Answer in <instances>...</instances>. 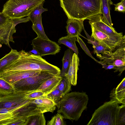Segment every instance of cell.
<instances>
[{
  "instance_id": "6",
  "label": "cell",
  "mask_w": 125,
  "mask_h": 125,
  "mask_svg": "<svg viewBox=\"0 0 125 125\" xmlns=\"http://www.w3.org/2000/svg\"><path fill=\"white\" fill-rule=\"evenodd\" d=\"M31 91H15L6 95L0 94V113H12L31 102L32 100L28 99L27 96Z\"/></svg>"
},
{
  "instance_id": "20",
  "label": "cell",
  "mask_w": 125,
  "mask_h": 125,
  "mask_svg": "<svg viewBox=\"0 0 125 125\" xmlns=\"http://www.w3.org/2000/svg\"><path fill=\"white\" fill-rule=\"evenodd\" d=\"M113 4L111 0H101V11L103 14V21L111 27H113L110 15V5Z\"/></svg>"
},
{
  "instance_id": "37",
  "label": "cell",
  "mask_w": 125,
  "mask_h": 125,
  "mask_svg": "<svg viewBox=\"0 0 125 125\" xmlns=\"http://www.w3.org/2000/svg\"><path fill=\"white\" fill-rule=\"evenodd\" d=\"M1 12H0V14H1Z\"/></svg>"
},
{
  "instance_id": "16",
  "label": "cell",
  "mask_w": 125,
  "mask_h": 125,
  "mask_svg": "<svg viewBox=\"0 0 125 125\" xmlns=\"http://www.w3.org/2000/svg\"><path fill=\"white\" fill-rule=\"evenodd\" d=\"M32 102L36 105L37 108L44 113H53L56 108V103L50 99L43 96L35 99Z\"/></svg>"
},
{
  "instance_id": "29",
  "label": "cell",
  "mask_w": 125,
  "mask_h": 125,
  "mask_svg": "<svg viewBox=\"0 0 125 125\" xmlns=\"http://www.w3.org/2000/svg\"><path fill=\"white\" fill-rule=\"evenodd\" d=\"M64 117L61 114L58 113L51 119L48 121L47 125H65L66 124L64 120Z\"/></svg>"
},
{
  "instance_id": "23",
  "label": "cell",
  "mask_w": 125,
  "mask_h": 125,
  "mask_svg": "<svg viewBox=\"0 0 125 125\" xmlns=\"http://www.w3.org/2000/svg\"><path fill=\"white\" fill-rule=\"evenodd\" d=\"M42 15L38 18L33 24L32 28L36 33L38 38L48 40L49 38L45 34L44 31L42 21Z\"/></svg>"
},
{
  "instance_id": "31",
  "label": "cell",
  "mask_w": 125,
  "mask_h": 125,
  "mask_svg": "<svg viewBox=\"0 0 125 125\" xmlns=\"http://www.w3.org/2000/svg\"><path fill=\"white\" fill-rule=\"evenodd\" d=\"M125 124V105L119 106L116 121V125Z\"/></svg>"
},
{
  "instance_id": "7",
  "label": "cell",
  "mask_w": 125,
  "mask_h": 125,
  "mask_svg": "<svg viewBox=\"0 0 125 125\" xmlns=\"http://www.w3.org/2000/svg\"><path fill=\"white\" fill-rule=\"evenodd\" d=\"M96 55L102 63L115 66L116 68L114 72H119L120 76L125 70V42L117 46L114 50L107 51Z\"/></svg>"
},
{
  "instance_id": "12",
  "label": "cell",
  "mask_w": 125,
  "mask_h": 125,
  "mask_svg": "<svg viewBox=\"0 0 125 125\" xmlns=\"http://www.w3.org/2000/svg\"><path fill=\"white\" fill-rule=\"evenodd\" d=\"M16 25L12 19H9L0 26V45L4 44L11 48L10 42L14 43L13 35L16 32Z\"/></svg>"
},
{
  "instance_id": "22",
  "label": "cell",
  "mask_w": 125,
  "mask_h": 125,
  "mask_svg": "<svg viewBox=\"0 0 125 125\" xmlns=\"http://www.w3.org/2000/svg\"><path fill=\"white\" fill-rule=\"evenodd\" d=\"M77 41V37L68 35L60 38L58 42L59 44H62L72 50L74 53L78 55V50L75 43Z\"/></svg>"
},
{
  "instance_id": "11",
  "label": "cell",
  "mask_w": 125,
  "mask_h": 125,
  "mask_svg": "<svg viewBox=\"0 0 125 125\" xmlns=\"http://www.w3.org/2000/svg\"><path fill=\"white\" fill-rule=\"evenodd\" d=\"M102 14H99L92 16L87 19L89 23L98 30L110 36L118 39L125 38L122 32H117L114 27H111L105 23L103 21Z\"/></svg>"
},
{
  "instance_id": "25",
  "label": "cell",
  "mask_w": 125,
  "mask_h": 125,
  "mask_svg": "<svg viewBox=\"0 0 125 125\" xmlns=\"http://www.w3.org/2000/svg\"><path fill=\"white\" fill-rule=\"evenodd\" d=\"M87 36L88 38V42L93 45L94 54L97 55L105 51H110L103 46L98 42L91 37V36H89L88 35Z\"/></svg>"
},
{
  "instance_id": "36",
  "label": "cell",
  "mask_w": 125,
  "mask_h": 125,
  "mask_svg": "<svg viewBox=\"0 0 125 125\" xmlns=\"http://www.w3.org/2000/svg\"><path fill=\"white\" fill-rule=\"evenodd\" d=\"M28 52H31L32 53H33V54H34L36 55L40 56L39 52H37V51L33 48V49L29 51Z\"/></svg>"
},
{
  "instance_id": "3",
  "label": "cell",
  "mask_w": 125,
  "mask_h": 125,
  "mask_svg": "<svg viewBox=\"0 0 125 125\" xmlns=\"http://www.w3.org/2000/svg\"><path fill=\"white\" fill-rule=\"evenodd\" d=\"M61 6L68 19H87L102 14L101 0H59Z\"/></svg>"
},
{
  "instance_id": "21",
  "label": "cell",
  "mask_w": 125,
  "mask_h": 125,
  "mask_svg": "<svg viewBox=\"0 0 125 125\" xmlns=\"http://www.w3.org/2000/svg\"><path fill=\"white\" fill-rule=\"evenodd\" d=\"M73 52L69 49L65 52L63 58L62 60V68L61 71L60 76L62 77L65 76L68 71L71 62Z\"/></svg>"
},
{
  "instance_id": "1",
  "label": "cell",
  "mask_w": 125,
  "mask_h": 125,
  "mask_svg": "<svg viewBox=\"0 0 125 125\" xmlns=\"http://www.w3.org/2000/svg\"><path fill=\"white\" fill-rule=\"evenodd\" d=\"M20 57L0 73L8 71L38 70L59 76L60 68L47 62L40 56L22 50Z\"/></svg>"
},
{
  "instance_id": "26",
  "label": "cell",
  "mask_w": 125,
  "mask_h": 125,
  "mask_svg": "<svg viewBox=\"0 0 125 125\" xmlns=\"http://www.w3.org/2000/svg\"><path fill=\"white\" fill-rule=\"evenodd\" d=\"M71 84L66 77H62V79L57 88L61 93L62 97L69 93L71 90Z\"/></svg>"
},
{
  "instance_id": "8",
  "label": "cell",
  "mask_w": 125,
  "mask_h": 125,
  "mask_svg": "<svg viewBox=\"0 0 125 125\" xmlns=\"http://www.w3.org/2000/svg\"><path fill=\"white\" fill-rule=\"evenodd\" d=\"M54 75L48 73L41 71L38 74L17 81L12 85L15 91H31L38 90L45 81Z\"/></svg>"
},
{
  "instance_id": "17",
  "label": "cell",
  "mask_w": 125,
  "mask_h": 125,
  "mask_svg": "<svg viewBox=\"0 0 125 125\" xmlns=\"http://www.w3.org/2000/svg\"><path fill=\"white\" fill-rule=\"evenodd\" d=\"M110 97V100L115 101L119 104L125 105V78L115 88L111 91Z\"/></svg>"
},
{
  "instance_id": "19",
  "label": "cell",
  "mask_w": 125,
  "mask_h": 125,
  "mask_svg": "<svg viewBox=\"0 0 125 125\" xmlns=\"http://www.w3.org/2000/svg\"><path fill=\"white\" fill-rule=\"evenodd\" d=\"M20 52L12 49L9 53L0 59V73L20 57Z\"/></svg>"
},
{
  "instance_id": "14",
  "label": "cell",
  "mask_w": 125,
  "mask_h": 125,
  "mask_svg": "<svg viewBox=\"0 0 125 125\" xmlns=\"http://www.w3.org/2000/svg\"><path fill=\"white\" fill-rule=\"evenodd\" d=\"M84 21L68 18L66 27L67 35L76 37L81 35V33L84 29Z\"/></svg>"
},
{
  "instance_id": "2",
  "label": "cell",
  "mask_w": 125,
  "mask_h": 125,
  "mask_svg": "<svg viewBox=\"0 0 125 125\" xmlns=\"http://www.w3.org/2000/svg\"><path fill=\"white\" fill-rule=\"evenodd\" d=\"M88 100V95L84 93H69L56 103L57 112L61 113L64 118L77 121L86 108Z\"/></svg>"
},
{
  "instance_id": "13",
  "label": "cell",
  "mask_w": 125,
  "mask_h": 125,
  "mask_svg": "<svg viewBox=\"0 0 125 125\" xmlns=\"http://www.w3.org/2000/svg\"><path fill=\"white\" fill-rule=\"evenodd\" d=\"M41 71L29 70L3 72L0 73V77L12 84L22 79L38 75Z\"/></svg>"
},
{
  "instance_id": "27",
  "label": "cell",
  "mask_w": 125,
  "mask_h": 125,
  "mask_svg": "<svg viewBox=\"0 0 125 125\" xmlns=\"http://www.w3.org/2000/svg\"><path fill=\"white\" fill-rule=\"evenodd\" d=\"M44 2H42L36 7L28 16L32 24L38 18L42 15L41 14L43 12L48 10L47 9L44 8L43 7Z\"/></svg>"
},
{
  "instance_id": "32",
  "label": "cell",
  "mask_w": 125,
  "mask_h": 125,
  "mask_svg": "<svg viewBox=\"0 0 125 125\" xmlns=\"http://www.w3.org/2000/svg\"><path fill=\"white\" fill-rule=\"evenodd\" d=\"M114 5L115 11L123 13L125 12V0H122L120 2Z\"/></svg>"
},
{
  "instance_id": "33",
  "label": "cell",
  "mask_w": 125,
  "mask_h": 125,
  "mask_svg": "<svg viewBox=\"0 0 125 125\" xmlns=\"http://www.w3.org/2000/svg\"><path fill=\"white\" fill-rule=\"evenodd\" d=\"M15 117L12 114L10 113H0V125H2L4 120Z\"/></svg>"
},
{
  "instance_id": "5",
  "label": "cell",
  "mask_w": 125,
  "mask_h": 125,
  "mask_svg": "<svg viewBox=\"0 0 125 125\" xmlns=\"http://www.w3.org/2000/svg\"><path fill=\"white\" fill-rule=\"evenodd\" d=\"M119 104L115 101L106 102L96 110L87 125H116Z\"/></svg>"
},
{
  "instance_id": "15",
  "label": "cell",
  "mask_w": 125,
  "mask_h": 125,
  "mask_svg": "<svg viewBox=\"0 0 125 125\" xmlns=\"http://www.w3.org/2000/svg\"><path fill=\"white\" fill-rule=\"evenodd\" d=\"M79 61L78 55L74 53L68 71L65 76L71 84L73 86H75L77 84V73L79 69Z\"/></svg>"
},
{
  "instance_id": "18",
  "label": "cell",
  "mask_w": 125,
  "mask_h": 125,
  "mask_svg": "<svg viewBox=\"0 0 125 125\" xmlns=\"http://www.w3.org/2000/svg\"><path fill=\"white\" fill-rule=\"evenodd\" d=\"M62 77L60 76H54L44 82L38 90L48 94L54 90L60 84Z\"/></svg>"
},
{
  "instance_id": "9",
  "label": "cell",
  "mask_w": 125,
  "mask_h": 125,
  "mask_svg": "<svg viewBox=\"0 0 125 125\" xmlns=\"http://www.w3.org/2000/svg\"><path fill=\"white\" fill-rule=\"evenodd\" d=\"M32 48L36 50L41 57L48 55H55L60 51L61 47L56 42L49 39L37 37L32 41Z\"/></svg>"
},
{
  "instance_id": "10",
  "label": "cell",
  "mask_w": 125,
  "mask_h": 125,
  "mask_svg": "<svg viewBox=\"0 0 125 125\" xmlns=\"http://www.w3.org/2000/svg\"><path fill=\"white\" fill-rule=\"evenodd\" d=\"M91 26V37L110 51H113L121 43L125 42V38L118 39L110 36Z\"/></svg>"
},
{
  "instance_id": "35",
  "label": "cell",
  "mask_w": 125,
  "mask_h": 125,
  "mask_svg": "<svg viewBox=\"0 0 125 125\" xmlns=\"http://www.w3.org/2000/svg\"><path fill=\"white\" fill-rule=\"evenodd\" d=\"M9 19L4 16L1 12L0 14V26L3 25Z\"/></svg>"
},
{
  "instance_id": "4",
  "label": "cell",
  "mask_w": 125,
  "mask_h": 125,
  "mask_svg": "<svg viewBox=\"0 0 125 125\" xmlns=\"http://www.w3.org/2000/svg\"><path fill=\"white\" fill-rule=\"evenodd\" d=\"M45 0H8L4 4L2 13L9 19L28 16Z\"/></svg>"
},
{
  "instance_id": "30",
  "label": "cell",
  "mask_w": 125,
  "mask_h": 125,
  "mask_svg": "<svg viewBox=\"0 0 125 125\" xmlns=\"http://www.w3.org/2000/svg\"><path fill=\"white\" fill-rule=\"evenodd\" d=\"M43 96L50 99L56 103L62 97L61 93L57 88L51 92L45 94Z\"/></svg>"
},
{
  "instance_id": "34",
  "label": "cell",
  "mask_w": 125,
  "mask_h": 125,
  "mask_svg": "<svg viewBox=\"0 0 125 125\" xmlns=\"http://www.w3.org/2000/svg\"><path fill=\"white\" fill-rule=\"evenodd\" d=\"M99 63L102 65L103 68H104L105 70L114 69L115 70L116 69V67L114 65L102 63L100 61H99Z\"/></svg>"
},
{
  "instance_id": "28",
  "label": "cell",
  "mask_w": 125,
  "mask_h": 125,
  "mask_svg": "<svg viewBox=\"0 0 125 125\" xmlns=\"http://www.w3.org/2000/svg\"><path fill=\"white\" fill-rule=\"evenodd\" d=\"M15 91L12 84L0 77V94L6 95Z\"/></svg>"
},
{
  "instance_id": "24",
  "label": "cell",
  "mask_w": 125,
  "mask_h": 125,
  "mask_svg": "<svg viewBox=\"0 0 125 125\" xmlns=\"http://www.w3.org/2000/svg\"><path fill=\"white\" fill-rule=\"evenodd\" d=\"M43 113H41L28 117L26 125H45L46 121Z\"/></svg>"
}]
</instances>
